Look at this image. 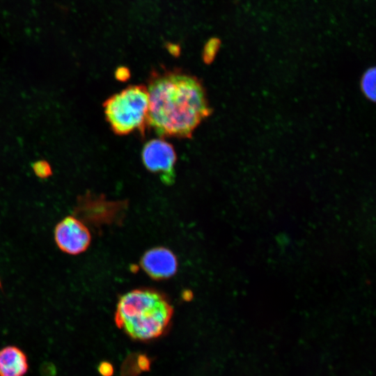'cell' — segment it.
Returning <instances> with one entry per match:
<instances>
[{
    "mask_svg": "<svg viewBox=\"0 0 376 376\" xmlns=\"http://www.w3.org/2000/svg\"><path fill=\"white\" fill-rule=\"evenodd\" d=\"M25 352L15 345L0 350V376H24L29 370Z\"/></svg>",
    "mask_w": 376,
    "mask_h": 376,
    "instance_id": "obj_7",
    "label": "cell"
},
{
    "mask_svg": "<svg viewBox=\"0 0 376 376\" xmlns=\"http://www.w3.org/2000/svg\"><path fill=\"white\" fill-rule=\"evenodd\" d=\"M0 285H1V281H0Z\"/></svg>",
    "mask_w": 376,
    "mask_h": 376,
    "instance_id": "obj_15",
    "label": "cell"
},
{
    "mask_svg": "<svg viewBox=\"0 0 376 376\" xmlns=\"http://www.w3.org/2000/svg\"><path fill=\"white\" fill-rule=\"evenodd\" d=\"M141 157L148 171L158 174L164 183L170 185L174 182L177 156L170 143L162 139H152L144 144Z\"/></svg>",
    "mask_w": 376,
    "mask_h": 376,
    "instance_id": "obj_4",
    "label": "cell"
},
{
    "mask_svg": "<svg viewBox=\"0 0 376 376\" xmlns=\"http://www.w3.org/2000/svg\"><path fill=\"white\" fill-rule=\"evenodd\" d=\"M146 87L148 126L162 137L191 138L212 112L201 80L182 68H153Z\"/></svg>",
    "mask_w": 376,
    "mask_h": 376,
    "instance_id": "obj_1",
    "label": "cell"
},
{
    "mask_svg": "<svg viewBox=\"0 0 376 376\" xmlns=\"http://www.w3.org/2000/svg\"><path fill=\"white\" fill-rule=\"evenodd\" d=\"M104 115L113 132L126 135L136 130L144 135L148 126L147 87L131 85L110 96L103 104Z\"/></svg>",
    "mask_w": 376,
    "mask_h": 376,
    "instance_id": "obj_3",
    "label": "cell"
},
{
    "mask_svg": "<svg viewBox=\"0 0 376 376\" xmlns=\"http://www.w3.org/2000/svg\"><path fill=\"white\" fill-rule=\"evenodd\" d=\"M116 77L117 79L121 81L127 79L130 76V70L127 68L121 66L117 68L116 70Z\"/></svg>",
    "mask_w": 376,
    "mask_h": 376,
    "instance_id": "obj_14",
    "label": "cell"
},
{
    "mask_svg": "<svg viewBox=\"0 0 376 376\" xmlns=\"http://www.w3.org/2000/svg\"><path fill=\"white\" fill-rule=\"evenodd\" d=\"M172 315L173 308L165 297L155 290L137 289L120 298L115 322L132 338L148 340L165 331Z\"/></svg>",
    "mask_w": 376,
    "mask_h": 376,
    "instance_id": "obj_2",
    "label": "cell"
},
{
    "mask_svg": "<svg viewBox=\"0 0 376 376\" xmlns=\"http://www.w3.org/2000/svg\"><path fill=\"white\" fill-rule=\"evenodd\" d=\"M32 168L34 173L40 178H47L52 173L51 166L45 160L34 162Z\"/></svg>",
    "mask_w": 376,
    "mask_h": 376,
    "instance_id": "obj_10",
    "label": "cell"
},
{
    "mask_svg": "<svg viewBox=\"0 0 376 376\" xmlns=\"http://www.w3.org/2000/svg\"><path fill=\"white\" fill-rule=\"evenodd\" d=\"M97 370L102 376H112L114 371L113 365L108 361L100 363Z\"/></svg>",
    "mask_w": 376,
    "mask_h": 376,
    "instance_id": "obj_12",
    "label": "cell"
},
{
    "mask_svg": "<svg viewBox=\"0 0 376 376\" xmlns=\"http://www.w3.org/2000/svg\"><path fill=\"white\" fill-rule=\"evenodd\" d=\"M143 269L155 279L171 277L177 271L175 256L164 247H155L146 251L141 261Z\"/></svg>",
    "mask_w": 376,
    "mask_h": 376,
    "instance_id": "obj_6",
    "label": "cell"
},
{
    "mask_svg": "<svg viewBox=\"0 0 376 376\" xmlns=\"http://www.w3.org/2000/svg\"><path fill=\"white\" fill-rule=\"evenodd\" d=\"M54 238L58 248L71 256L86 251L91 242L89 229L75 215L67 216L57 223L54 230Z\"/></svg>",
    "mask_w": 376,
    "mask_h": 376,
    "instance_id": "obj_5",
    "label": "cell"
},
{
    "mask_svg": "<svg viewBox=\"0 0 376 376\" xmlns=\"http://www.w3.org/2000/svg\"><path fill=\"white\" fill-rule=\"evenodd\" d=\"M164 47L174 57H178L181 53V47L179 43L172 42H166Z\"/></svg>",
    "mask_w": 376,
    "mask_h": 376,
    "instance_id": "obj_13",
    "label": "cell"
},
{
    "mask_svg": "<svg viewBox=\"0 0 376 376\" xmlns=\"http://www.w3.org/2000/svg\"><path fill=\"white\" fill-rule=\"evenodd\" d=\"M376 72L374 68H370L363 74L361 86L364 95L370 100H375Z\"/></svg>",
    "mask_w": 376,
    "mask_h": 376,
    "instance_id": "obj_8",
    "label": "cell"
},
{
    "mask_svg": "<svg viewBox=\"0 0 376 376\" xmlns=\"http://www.w3.org/2000/svg\"><path fill=\"white\" fill-rule=\"evenodd\" d=\"M221 46V40L219 38L212 37L210 38L203 47V61L206 64H210L214 60L217 52Z\"/></svg>",
    "mask_w": 376,
    "mask_h": 376,
    "instance_id": "obj_9",
    "label": "cell"
},
{
    "mask_svg": "<svg viewBox=\"0 0 376 376\" xmlns=\"http://www.w3.org/2000/svg\"><path fill=\"white\" fill-rule=\"evenodd\" d=\"M136 368L141 371H148L150 368V361L149 358L144 355L140 354L136 359Z\"/></svg>",
    "mask_w": 376,
    "mask_h": 376,
    "instance_id": "obj_11",
    "label": "cell"
}]
</instances>
